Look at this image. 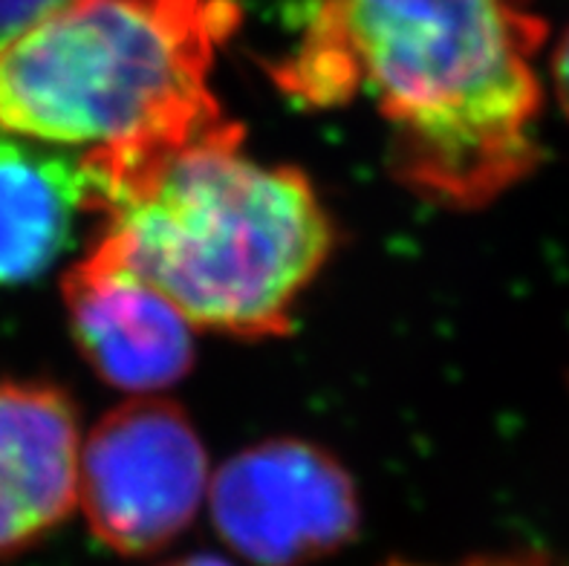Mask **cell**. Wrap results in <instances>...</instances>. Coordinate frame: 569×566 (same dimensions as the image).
Returning a JSON list of instances; mask_svg holds the SVG:
<instances>
[{
  "label": "cell",
  "instance_id": "10",
  "mask_svg": "<svg viewBox=\"0 0 569 566\" xmlns=\"http://www.w3.org/2000/svg\"><path fill=\"white\" fill-rule=\"evenodd\" d=\"M552 85H556L558 105H561L563 116L569 119V29L561 36L556 47V58H552Z\"/></svg>",
  "mask_w": 569,
  "mask_h": 566
},
{
  "label": "cell",
  "instance_id": "2",
  "mask_svg": "<svg viewBox=\"0 0 569 566\" xmlns=\"http://www.w3.org/2000/svg\"><path fill=\"white\" fill-rule=\"evenodd\" d=\"M96 240L180 309L194 330L272 338L330 258L336 231L296 168L243 153L220 122L194 142L90 177Z\"/></svg>",
  "mask_w": 569,
  "mask_h": 566
},
{
  "label": "cell",
  "instance_id": "5",
  "mask_svg": "<svg viewBox=\"0 0 569 566\" xmlns=\"http://www.w3.org/2000/svg\"><path fill=\"white\" fill-rule=\"evenodd\" d=\"M209 503L220 538L254 566L321 560L350 544L361 524L353 477L303 439H269L226 459Z\"/></svg>",
  "mask_w": 569,
  "mask_h": 566
},
{
  "label": "cell",
  "instance_id": "12",
  "mask_svg": "<svg viewBox=\"0 0 569 566\" xmlns=\"http://www.w3.org/2000/svg\"><path fill=\"white\" fill-rule=\"evenodd\" d=\"M168 566H231V564L214 558V555H188V558L182 560H171Z\"/></svg>",
  "mask_w": 569,
  "mask_h": 566
},
{
  "label": "cell",
  "instance_id": "6",
  "mask_svg": "<svg viewBox=\"0 0 569 566\" xmlns=\"http://www.w3.org/2000/svg\"><path fill=\"white\" fill-rule=\"evenodd\" d=\"M61 292L76 345L108 385L153 396L194 365V327L101 240L70 266Z\"/></svg>",
  "mask_w": 569,
  "mask_h": 566
},
{
  "label": "cell",
  "instance_id": "8",
  "mask_svg": "<svg viewBox=\"0 0 569 566\" xmlns=\"http://www.w3.org/2000/svg\"><path fill=\"white\" fill-rule=\"evenodd\" d=\"M93 211L81 157L0 128V287L41 278Z\"/></svg>",
  "mask_w": 569,
  "mask_h": 566
},
{
  "label": "cell",
  "instance_id": "4",
  "mask_svg": "<svg viewBox=\"0 0 569 566\" xmlns=\"http://www.w3.org/2000/svg\"><path fill=\"white\" fill-rule=\"evenodd\" d=\"M209 457L180 405L137 396L108 410L81 445L79 506L119 555L159 553L209 495Z\"/></svg>",
  "mask_w": 569,
  "mask_h": 566
},
{
  "label": "cell",
  "instance_id": "3",
  "mask_svg": "<svg viewBox=\"0 0 569 566\" xmlns=\"http://www.w3.org/2000/svg\"><path fill=\"white\" fill-rule=\"evenodd\" d=\"M234 0H72L0 47V128L130 162L226 122L209 87Z\"/></svg>",
  "mask_w": 569,
  "mask_h": 566
},
{
  "label": "cell",
  "instance_id": "1",
  "mask_svg": "<svg viewBox=\"0 0 569 566\" xmlns=\"http://www.w3.org/2000/svg\"><path fill=\"white\" fill-rule=\"evenodd\" d=\"M547 23L512 0H312L272 81L307 108L368 96L390 173L422 200L480 208L541 162Z\"/></svg>",
  "mask_w": 569,
  "mask_h": 566
},
{
  "label": "cell",
  "instance_id": "9",
  "mask_svg": "<svg viewBox=\"0 0 569 566\" xmlns=\"http://www.w3.org/2000/svg\"><path fill=\"white\" fill-rule=\"evenodd\" d=\"M70 3L72 0H0V47L12 43Z\"/></svg>",
  "mask_w": 569,
  "mask_h": 566
},
{
  "label": "cell",
  "instance_id": "11",
  "mask_svg": "<svg viewBox=\"0 0 569 566\" xmlns=\"http://www.w3.org/2000/svg\"><path fill=\"white\" fill-rule=\"evenodd\" d=\"M385 566H428V564H411V560H388ZM455 566H549L538 558H529V555H486V558L462 560Z\"/></svg>",
  "mask_w": 569,
  "mask_h": 566
},
{
  "label": "cell",
  "instance_id": "7",
  "mask_svg": "<svg viewBox=\"0 0 569 566\" xmlns=\"http://www.w3.org/2000/svg\"><path fill=\"white\" fill-rule=\"evenodd\" d=\"M79 414L47 381L0 376V558L18 555L79 506Z\"/></svg>",
  "mask_w": 569,
  "mask_h": 566
}]
</instances>
